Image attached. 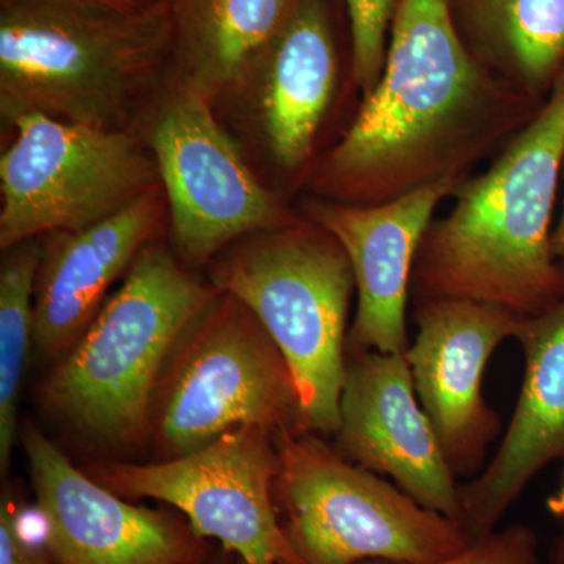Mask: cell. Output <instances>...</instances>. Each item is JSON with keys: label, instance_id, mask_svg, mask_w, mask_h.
Masks as SVG:
<instances>
[{"label": "cell", "instance_id": "1", "mask_svg": "<svg viewBox=\"0 0 564 564\" xmlns=\"http://www.w3.org/2000/svg\"><path fill=\"white\" fill-rule=\"evenodd\" d=\"M362 99L343 139L307 176L315 198L377 206L437 182H462L545 102L470 54L451 0H399L383 74Z\"/></svg>", "mask_w": 564, "mask_h": 564}, {"label": "cell", "instance_id": "2", "mask_svg": "<svg viewBox=\"0 0 564 564\" xmlns=\"http://www.w3.org/2000/svg\"><path fill=\"white\" fill-rule=\"evenodd\" d=\"M564 161V69L529 124L455 188L415 258L411 300L459 299L534 317L564 296L552 218Z\"/></svg>", "mask_w": 564, "mask_h": 564}, {"label": "cell", "instance_id": "3", "mask_svg": "<svg viewBox=\"0 0 564 564\" xmlns=\"http://www.w3.org/2000/svg\"><path fill=\"white\" fill-rule=\"evenodd\" d=\"M169 0L141 13L0 0V117L22 115L106 131L132 129L133 111L172 69Z\"/></svg>", "mask_w": 564, "mask_h": 564}, {"label": "cell", "instance_id": "10", "mask_svg": "<svg viewBox=\"0 0 564 564\" xmlns=\"http://www.w3.org/2000/svg\"><path fill=\"white\" fill-rule=\"evenodd\" d=\"M274 434L240 426L193 454L152 464L101 463L98 484L126 499L173 505L199 538L220 541L243 564H302L274 500Z\"/></svg>", "mask_w": 564, "mask_h": 564}, {"label": "cell", "instance_id": "15", "mask_svg": "<svg viewBox=\"0 0 564 564\" xmlns=\"http://www.w3.org/2000/svg\"><path fill=\"white\" fill-rule=\"evenodd\" d=\"M514 340L524 352V377L513 417L485 469L459 485L462 529L470 543L497 530L545 467L564 464V296L522 318Z\"/></svg>", "mask_w": 564, "mask_h": 564}, {"label": "cell", "instance_id": "25", "mask_svg": "<svg viewBox=\"0 0 564 564\" xmlns=\"http://www.w3.org/2000/svg\"><path fill=\"white\" fill-rule=\"evenodd\" d=\"M28 2L55 3V6L77 7V9L131 14L154 9L162 0H28Z\"/></svg>", "mask_w": 564, "mask_h": 564}, {"label": "cell", "instance_id": "27", "mask_svg": "<svg viewBox=\"0 0 564 564\" xmlns=\"http://www.w3.org/2000/svg\"><path fill=\"white\" fill-rule=\"evenodd\" d=\"M240 564H243V563H240Z\"/></svg>", "mask_w": 564, "mask_h": 564}, {"label": "cell", "instance_id": "23", "mask_svg": "<svg viewBox=\"0 0 564 564\" xmlns=\"http://www.w3.org/2000/svg\"><path fill=\"white\" fill-rule=\"evenodd\" d=\"M0 564H55L46 547H41L25 533L21 511L10 492L0 502Z\"/></svg>", "mask_w": 564, "mask_h": 564}, {"label": "cell", "instance_id": "5", "mask_svg": "<svg viewBox=\"0 0 564 564\" xmlns=\"http://www.w3.org/2000/svg\"><path fill=\"white\" fill-rule=\"evenodd\" d=\"M210 280L217 291L242 302L280 348L299 391L302 432L334 436L356 291L339 240L300 217L234 245L215 263Z\"/></svg>", "mask_w": 564, "mask_h": 564}, {"label": "cell", "instance_id": "8", "mask_svg": "<svg viewBox=\"0 0 564 564\" xmlns=\"http://www.w3.org/2000/svg\"><path fill=\"white\" fill-rule=\"evenodd\" d=\"M0 155V250L106 220L161 185L147 141L44 115L11 121Z\"/></svg>", "mask_w": 564, "mask_h": 564}, {"label": "cell", "instance_id": "4", "mask_svg": "<svg viewBox=\"0 0 564 564\" xmlns=\"http://www.w3.org/2000/svg\"><path fill=\"white\" fill-rule=\"evenodd\" d=\"M218 293L162 245H147L120 289L44 378L40 403L93 444L140 445L151 436L170 356Z\"/></svg>", "mask_w": 564, "mask_h": 564}, {"label": "cell", "instance_id": "24", "mask_svg": "<svg viewBox=\"0 0 564 564\" xmlns=\"http://www.w3.org/2000/svg\"><path fill=\"white\" fill-rule=\"evenodd\" d=\"M545 508L556 525V533L545 556V564H564V464L558 484L545 499Z\"/></svg>", "mask_w": 564, "mask_h": 564}, {"label": "cell", "instance_id": "17", "mask_svg": "<svg viewBox=\"0 0 564 564\" xmlns=\"http://www.w3.org/2000/svg\"><path fill=\"white\" fill-rule=\"evenodd\" d=\"M339 79V52L328 0H295L242 80L256 84L259 126L278 165L302 169Z\"/></svg>", "mask_w": 564, "mask_h": 564}, {"label": "cell", "instance_id": "11", "mask_svg": "<svg viewBox=\"0 0 564 564\" xmlns=\"http://www.w3.org/2000/svg\"><path fill=\"white\" fill-rule=\"evenodd\" d=\"M417 333L404 358L415 393L458 480H473L503 434L488 403L484 380L489 359L516 339L521 315L496 304L459 299L413 302Z\"/></svg>", "mask_w": 564, "mask_h": 564}, {"label": "cell", "instance_id": "6", "mask_svg": "<svg viewBox=\"0 0 564 564\" xmlns=\"http://www.w3.org/2000/svg\"><path fill=\"white\" fill-rule=\"evenodd\" d=\"M274 444L280 456L274 500L302 564H430L469 547L456 522L348 462L321 434L284 430Z\"/></svg>", "mask_w": 564, "mask_h": 564}, {"label": "cell", "instance_id": "19", "mask_svg": "<svg viewBox=\"0 0 564 564\" xmlns=\"http://www.w3.org/2000/svg\"><path fill=\"white\" fill-rule=\"evenodd\" d=\"M295 0H169L172 73L212 102L231 90L288 18Z\"/></svg>", "mask_w": 564, "mask_h": 564}, {"label": "cell", "instance_id": "14", "mask_svg": "<svg viewBox=\"0 0 564 564\" xmlns=\"http://www.w3.org/2000/svg\"><path fill=\"white\" fill-rule=\"evenodd\" d=\"M458 185L437 182L377 206L318 198L304 204V217L332 232L351 263L358 310L347 350L406 352L408 302L419 247L437 206L452 198Z\"/></svg>", "mask_w": 564, "mask_h": 564}, {"label": "cell", "instance_id": "18", "mask_svg": "<svg viewBox=\"0 0 564 564\" xmlns=\"http://www.w3.org/2000/svg\"><path fill=\"white\" fill-rule=\"evenodd\" d=\"M459 36L486 69L545 101L564 69V0H451Z\"/></svg>", "mask_w": 564, "mask_h": 564}, {"label": "cell", "instance_id": "20", "mask_svg": "<svg viewBox=\"0 0 564 564\" xmlns=\"http://www.w3.org/2000/svg\"><path fill=\"white\" fill-rule=\"evenodd\" d=\"M43 242L28 240L3 251L0 265V467L7 473L18 440V402L33 347L35 282Z\"/></svg>", "mask_w": 564, "mask_h": 564}, {"label": "cell", "instance_id": "12", "mask_svg": "<svg viewBox=\"0 0 564 564\" xmlns=\"http://www.w3.org/2000/svg\"><path fill=\"white\" fill-rule=\"evenodd\" d=\"M21 441L55 564H195L202 558V538L191 525L126 502L77 469L35 426H24Z\"/></svg>", "mask_w": 564, "mask_h": 564}, {"label": "cell", "instance_id": "21", "mask_svg": "<svg viewBox=\"0 0 564 564\" xmlns=\"http://www.w3.org/2000/svg\"><path fill=\"white\" fill-rule=\"evenodd\" d=\"M351 35V79L369 95L383 74L389 33L399 0H345Z\"/></svg>", "mask_w": 564, "mask_h": 564}, {"label": "cell", "instance_id": "7", "mask_svg": "<svg viewBox=\"0 0 564 564\" xmlns=\"http://www.w3.org/2000/svg\"><path fill=\"white\" fill-rule=\"evenodd\" d=\"M240 426L274 436L302 432V411L280 348L242 302L220 292L170 356L155 392L151 436L170 459Z\"/></svg>", "mask_w": 564, "mask_h": 564}, {"label": "cell", "instance_id": "26", "mask_svg": "<svg viewBox=\"0 0 564 564\" xmlns=\"http://www.w3.org/2000/svg\"><path fill=\"white\" fill-rule=\"evenodd\" d=\"M562 214H560L558 221L552 231V252L556 259H564V161L562 170Z\"/></svg>", "mask_w": 564, "mask_h": 564}, {"label": "cell", "instance_id": "16", "mask_svg": "<svg viewBox=\"0 0 564 564\" xmlns=\"http://www.w3.org/2000/svg\"><path fill=\"white\" fill-rule=\"evenodd\" d=\"M162 185L106 220L43 237L35 282L33 347L65 355L107 302V292L152 242L165 217Z\"/></svg>", "mask_w": 564, "mask_h": 564}, {"label": "cell", "instance_id": "13", "mask_svg": "<svg viewBox=\"0 0 564 564\" xmlns=\"http://www.w3.org/2000/svg\"><path fill=\"white\" fill-rule=\"evenodd\" d=\"M336 451L462 527L459 480L399 352L347 350Z\"/></svg>", "mask_w": 564, "mask_h": 564}, {"label": "cell", "instance_id": "9", "mask_svg": "<svg viewBox=\"0 0 564 564\" xmlns=\"http://www.w3.org/2000/svg\"><path fill=\"white\" fill-rule=\"evenodd\" d=\"M212 106L172 73L143 139L161 176L174 243L192 263L300 218L258 181Z\"/></svg>", "mask_w": 564, "mask_h": 564}, {"label": "cell", "instance_id": "22", "mask_svg": "<svg viewBox=\"0 0 564 564\" xmlns=\"http://www.w3.org/2000/svg\"><path fill=\"white\" fill-rule=\"evenodd\" d=\"M358 564H411L369 560ZM430 564H544L540 552V536L532 527L516 522L494 530L488 536L469 544L462 554Z\"/></svg>", "mask_w": 564, "mask_h": 564}]
</instances>
